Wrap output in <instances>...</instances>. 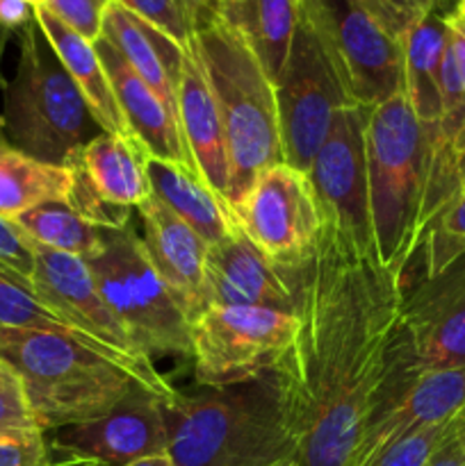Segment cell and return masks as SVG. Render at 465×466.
Wrapping results in <instances>:
<instances>
[{"instance_id":"cell-30","label":"cell","mask_w":465,"mask_h":466,"mask_svg":"<svg viewBox=\"0 0 465 466\" xmlns=\"http://www.w3.org/2000/svg\"><path fill=\"white\" fill-rule=\"evenodd\" d=\"M0 328H39V330L73 335L64 319L46 308L18 278L5 271L3 267H0Z\"/></svg>"},{"instance_id":"cell-6","label":"cell","mask_w":465,"mask_h":466,"mask_svg":"<svg viewBox=\"0 0 465 466\" xmlns=\"http://www.w3.org/2000/svg\"><path fill=\"white\" fill-rule=\"evenodd\" d=\"M3 107L7 144L48 164L67 167L103 132L35 16L18 35L16 71L5 82Z\"/></svg>"},{"instance_id":"cell-1","label":"cell","mask_w":465,"mask_h":466,"mask_svg":"<svg viewBox=\"0 0 465 466\" xmlns=\"http://www.w3.org/2000/svg\"><path fill=\"white\" fill-rule=\"evenodd\" d=\"M290 273L299 332L274 373L299 466H349L365 428L419 371L404 278L377 250L324 221Z\"/></svg>"},{"instance_id":"cell-14","label":"cell","mask_w":465,"mask_h":466,"mask_svg":"<svg viewBox=\"0 0 465 466\" xmlns=\"http://www.w3.org/2000/svg\"><path fill=\"white\" fill-rule=\"evenodd\" d=\"M164 400L167 399L137 387L103 417L57 428L46 435L55 451L103 466H126L135 460L167 453Z\"/></svg>"},{"instance_id":"cell-43","label":"cell","mask_w":465,"mask_h":466,"mask_svg":"<svg viewBox=\"0 0 465 466\" xmlns=\"http://www.w3.org/2000/svg\"><path fill=\"white\" fill-rule=\"evenodd\" d=\"M386 3H390L392 7H397V9H399V12L408 14V16H413V18H418V16H422V14H427L422 9V5H419V0H386Z\"/></svg>"},{"instance_id":"cell-31","label":"cell","mask_w":465,"mask_h":466,"mask_svg":"<svg viewBox=\"0 0 465 466\" xmlns=\"http://www.w3.org/2000/svg\"><path fill=\"white\" fill-rule=\"evenodd\" d=\"M158 32L187 50L194 36V14L185 0H117Z\"/></svg>"},{"instance_id":"cell-28","label":"cell","mask_w":465,"mask_h":466,"mask_svg":"<svg viewBox=\"0 0 465 466\" xmlns=\"http://www.w3.org/2000/svg\"><path fill=\"white\" fill-rule=\"evenodd\" d=\"M14 226L35 244L85 262L98 258L105 248V230L85 221L68 203H46L14 218Z\"/></svg>"},{"instance_id":"cell-44","label":"cell","mask_w":465,"mask_h":466,"mask_svg":"<svg viewBox=\"0 0 465 466\" xmlns=\"http://www.w3.org/2000/svg\"><path fill=\"white\" fill-rule=\"evenodd\" d=\"M126 466H178V464L169 458V453H160V455H150V458L135 460V462H130Z\"/></svg>"},{"instance_id":"cell-8","label":"cell","mask_w":465,"mask_h":466,"mask_svg":"<svg viewBox=\"0 0 465 466\" xmlns=\"http://www.w3.org/2000/svg\"><path fill=\"white\" fill-rule=\"evenodd\" d=\"M100 294L149 355H191V321L146 255L135 223L105 230V248L87 262Z\"/></svg>"},{"instance_id":"cell-26","label":"cell","mask_w":465,"mask_h":466,"mask_svg":"<svg viewBox=\"0 0 465 466\" xmlns=\"http://www.w3.org/2000/svg\"><path fill=\"white\" fill-rule=\"evenodd\" d=\"M76 176L68 167L48 164L14 146H0V218L14 221L46 203H67Z\"/></svg>"},{"instance_id":"cell-48","label":"cell","mask_w":465,"mask_h":466,"mask_svg":"<svg viewBox=\"0 0 465 466\" xmlns=\"http://www.w3.org/2000/svg\"><path fill=\"white\" fill-rule=\"evenodd\" d=\"M456 12H459L460 16H465V0H459V5H456Z\"/></svg>"},{"instance_id":"cell-15","label":"cell","mask_w":465,"mask_h":466,"mask_svg":"<svg viewBox=\"0 0 465 466\" xmlns=\"http://www.w3.org/2000/svg\"><path fill=\"white\" fill-rule=\"evenodd\" d=\"M404 317L419 371L465 367V258L410 282Z\"/></svg>"},{"instance_id":"cell-47","label":"cell","mask_w":465,"mask_h":466,"mask_svg":"<svg viewBox=\"0 0 465 466\" xmlns=\"http://www.w3.org/2000/svg\"><path fill=\"white\" fill-rule=\"evenodd\" d=\"M23 3L30 5L32 9H36V7H46V0H23Z\"/></svg>"},{"instance_id":"cell-10","label":"cell","mask_w":465,"mask_h":466,"mask_svg":"<svg viewBox=\"0 0 465 466\" xmlns=\"http://www.w3.org/2000/svg\"><path fill=\"white\" fill-rule=\"evenodd\" d=\"M351 103L377 107L404 91V35L415 21L386 0H313Z\"/></svg>"},{"instance_id":"cell-12","label":"cell","mask_w":465,"mask_h":466,"mask_svg":"<svg viewBox=\"0 0 465 466\" xmlns=\"http://www.w3.org/2000/svg\"><path fill=\"white\" fill-rule=\"evenodd\" d=\"M226 205L237 230L278 267L305 259L322 228L310 177L285 162L263 168Z\"/></svg>"},{"instance_id":"cell-35","label":"cell","mask_w":465,"mask_h":466,"mask_svg":"<svg viewBox=\"0 0 465 466\" xmlns=\"http://www.w3.org/2000/svg\"><path fill=\"white\" fill-rule=\"evenodd\" d=\"M109 0H46V9L64 25L96 44L103 32V14Z\"/></svg>"},{"instance_id":"cell-21","label":"cell","mask_w":465,"mask_h":466,"mask_svg":"<svg viewBox=\"0 0 465 466\" xmlns=\"http://www.w3.org/2000/svg\"><path fill=\"white\" fill-rule=\"evenodd\" d=\"M149 159V153L135 137L100 132L68 159L67 167L73 168L103 203L137 209L153 196Z\"/></svg>"},{"instance_id":"cell-20","label":"cell","mask_w":465,"mask_h":466,"mask_svg":"<svg viewBox=\"0 0 465 466\" xmlns=\"http://www.w3.org/2000/svg\"><path fill=\"white\" fill-rule=\"evenodd\" d=\"M94 46L98 50L105 71H108L109 82H112L114 96H117L123 118H126L128 135L135 137L144 146L150 159L178 164L185 171L199 176L194 159L182 139L178 118L169 112L167 105L128 66L126 59L108 41L98 39Z\"/></svg>"},{"instance_id":"cell-37","label":"cell","mask_w":465,"mask_h":466,"mask_svg":"<svg viewBox=\"0 0 465 466\" xmlns=\"http://www.w3.org/2000/svg\"><path fill=\"white\" fill-rule=\"evenodd\" d=\"M427 466H465V410L456 414L445 441L438 446Z\"/></svg>"},{"instance_id":"cell-23","label":"cell","mask_w":465,"mask_h":466,"mask_svg":"<svg viewBox=\"0 0 465 466\" xmlns=\"http://www.w3.org/2000/svg\"><path fill=\"white\" fill-rule=\"evenodd\" d=\"M35 21L39 23L41 32L46 35L48 44L57 53L59 62L68 71L71 80L76 82L78 91L85 98L91 116L96 118L103 132L109 135H128L126 118H123L119 100L114 96L112 82L105 71L100 55L91 41L78 35L68 25H64L57 16L46 7L35 9Z\"/></svg>"},{"instance_id":"cell-25","label":"cell","mask_w":465,"mask_h":466,"mask_svg":"<svg viewBox=\"0 0 465 466\" xmlns=\"http://www.w3.org/2000/svg\"><path fill=\"white\" fill-rule=\"evenodd\" d=\"M149 177L153 194L181 217L208 246L228 239L237 230L228 214V205L199 176L178 164L149 159Z\"/></svg>"},{"instance_id":"cell-34","label":"cell","mask_w":465,"mask_h":466,"mask_svg":"<svg viewBox=\"0 0 465 466\" xmlns=\"http://www.w3.org/2000/svg\"><path fill=\"white\" fill-rule=\"evenodd\" d=\"M53 449L44 431L0 432V466H50Z\"/></svg>"},{"instance_id":"cell-16","label":"cell","mask_w":465,"mask_h":466,"mask_svg":"<svg viewBox=\"0 0 465 466\" xmlns=\"http://www.w3.org/2000/svg\"><path fill=\"white\" fill-rule=\"evenodd\" d=\"M203 300L205 309L269 308L294 312L287 268L264 258L240 230L208 246Z\"/></svg>"},{"instance_id":"cell-13","label":"cell","mask_w":465,"mask_h":466,"mask_svg":"<svg viewBox=\"0 0 465 466\" xmlns=\"http://www.w3.org/2000/svg\"><path fill=\"white\" fill-rule=\"evenodd\" d=\"M367 116L369 109L360 105L337 109L308 177L319 217L363 248L377 250L367 194Z\"/></svg>"},{"instance_id":"cell-29","label":"cell","mask_w":465,"mask_h":466,"mask_svg":"<svg viewBox=\"0 0 465 466\" xmlns=\"http://www.w3.org/2000/svg\"><path fill=\"white\" fill-rule=\"evenodd\" d=\"M460 258H465V191H459L431 218L415 259L422 267V278H436Z\"/></svg>"},{"instance_id":"cell-3","label":"cell","mask_w":465,"mask_h":466,"mask_svg":"<svg viewBox=\"0 0 465 466\" xmlns=\"http://www.w3.org/2000/svg\"><path fill=\"white\" fill-rule=\"evenodd\" d=\"M191 48L222 112L231 159L226 203H231L263 168L283 162L276 85L244 35L217 12H194Z\"/></svg>"},{"instance_id":"cell-32","label":"cell","mask_w":465,"mask_h":466,"mask_svg":"<svg viewBox=\"0 0 465 466\" xmlns=\"http://www.w3.org/2000/svg\"><path fill=\"white\" fill-rule=\"evenodd\" d=\"M451 423H454V419L401 437V440H397L395 444L388 446V449L383 451L377 460H372L367 466H427L429 460H431L433 453L438 451V446L445 441Z\"/></svg>"},{"instance_id":"cell-5","label":"cell","mask_w":465,"mask_h":466,"mask_svg":"<svg viewBox=\"0 0 465 466\" xmlns=\"http://www.w3.org/2000/svg\"><path fill=\"white\" fill-rule=\"evenodd\" d=\"M429 153V132L404 91L369 109L367 194L374 244L383 267L399 273L404 282L422 246Z\"/></svg>"},{"instance_id":"cell-7","label":"cell","mask_w":465,"mask_h":466,"mask_svg":"<svg viewBox=\"0 0 465 466\" xmlns=\"http://www.w3.org/2000/svg\"><path fill=\"white\" fill-rule=\"evenodd\" d=\"M283 162L308 176L333 116L351 103L313 0H304L285 64L276 80Z\"/></svg>"},{"instance_id":"cell-22","label":"cell","mask_w":465,"mask_h":466,"mask_svg":"<svg viewBox=\"0 0 465 466\" xmlns=\"http://www.w3.org/2000/svg\"><path fill=\"white\" fill-rule=\"evenodd\" d=\"M100 39L108 41L126 59L128 66L158 94L169 112L178 118L176 82L185 50L178 48L169 36L150 27L140 16L128 12L117 0H109L105 7Z\"/></svg>"},{"instance_id":"cell-9","label":"cell","mask_w":465,"mask_h":466,"mask_svg":"<svg viewBox=\"0 0 465 466\" xmlns=\"http://www.w3.org/2000/svg\"><path fill=\"white\" fill-rule=\"evenodd\" d=\"M32 248H35V271L30 278L32 294L59 319H64L82 344L119 364L150 394L171 399L176 390L160 376L153 360L135 344L121 319L103 299L85 259L57 253L35 241Z\"/></svg>"},{"instance_id":"cell-41","label":"cell","mask_w":465,"mask_h":466,"mask_svg":"<svg viewBox=\"0 0 465 466\" xmlns=\"http://www.w3.org/2000/svg\"><path fill=\"white\" fill-rule=\"evenodd\" d=\"M190 5L191 14L194 12H217L223 14L235 5V0H185Z\"/></svg>"},{"instance_id":"cell-11","label":"cell","mask_w":465,"mask_h":466,"mask_svg":"<svg viewBox=\"0 0 465 466\" xmlns=\"http://www.w3.org/2000/svg\"><path fill=\"white\" fill-rule=\"evenodd\" d=\"M299 332L294 312L208 308L191 321L196 385H237L272 373Z\"/></svg>"},{"instance_id":"cell-27","label":"cell","mask_w":465,"mask_h":466,"mask_svg":"<svg viewBox=\"0 0 465 466\" xmlns=\"http://www.w3.org/2000/svg\"><path fill=\"white\" fill-rule=\"evenodd\" d=\"M301 5L304 0H235L219 14L244 35L274 85L285 64Z\"/></svg>"},{"instance_id":"cell-42","label":"cell","mask_w":465,"mask_h":466,"mask_svg":"<svg viewBox=\"0 0 465 466\" xmlns=\"http://www.w3.org/2000/svg\"><path fill=\"white\" fill-rule=\"evenodd\" d=\"M50 449H53V446H50ZM50 466H103V464L91 462V460L76 458V455H68V453H62V451L53 449V464Z\"/></svg>"},{"instance_id":"cell-19","label":"cell","mask_w":465,"mask_h":466,"mask_svg":"<svg viewBox=\"0 0 465 466\" xmlns=\"http://www.w3.org/2000/svg\"><path fill=\"white\" fill-rule=\"evenodd\" d=\"M176 103L182 139L194 159L199 177L214 194L226 200L228 185H231L226 130H223L222 112H219L212 86L191 46L182 53L181 59Z\"/></svg>"},{"instance_id":"cell-2","label":"cell","mask_w":465,"mask_h":466,"mask_svg":"<svg viewBox=\"0 0 465 466\" xmlns=\"http://www.w3.org/2000/svg\"><path fill=\"white\" fill-rule=\"evenodd\" d=\"M178 466H294L296 441L276 373L237 385H196L164 400Z\"/></svg>"},{"instance_id":"cell-33","label":"cell","mask_w":465,"mask_h":466,"mask_svg":"<svg viewBox=\"0 0 465 466\" xmlns=\"http://www.w3.org/2000/svg\"><path fill=\"white\" fill-rule=\"evenodd\" d=\"M41 431L18 373L0 360V432Z\"/></svg>"},{"instance_id":"cell-24","label":"cell","mask_w":465,"mask_h":466,"mask_svg":"<svg viewBox=\"0 0 465 466\" xmlns=\"http://www.w3.org/2000/svg\"><path fill=\"white\" fill-rule=\"evenodd\" d=\"M440 9L422 14L404 35V96L427 130H436L442 118L440 64L447 25Z\"/></svg>"},{"instance_id":"cell-4","label":"cell","mask_w":465,"mask_h":466,"mask_svg":"<svg viewBox=\"0 0 465 466\" xmlns=\"http://www.w3.org/2000/svg\"><path fill=\"white\" fill-rule=\"evenodd\" d=\"M0 360L23 380L44 432L103 417L141 387L68 332L0 328Z\"/></svg>"},{"instance_id":"cell-40","label":"cell","mask_w":465,"mask_h":466,"mask_svg":"<svg viewBox=\"0 0 465 466\" xmlns=\"http://www.w3.org/2000/svg\"><path fill=\"white\" fill-rule=\"evenodd\" d=\"M442 144V141H440ZM450 146L451 155H454V162H456V171H459V182H460V191H465V127L456 135V139L451 141Z\"/></svg>"},{"instance_id":"cell-17","label":"cell","mask_w":465,"mask_h":466,"mask_svg":"<svg viewBox=\"0 0 465 466\" xmlns=\"http://www.w3.org/2000/svg\"><path fill=\"white\" fill-rule=\"evenodd\" d=\"M135 212L140 221V239L150 264L173 291L190 321H194L205 309L208 244L155 194Z\"/></svg>"},{"instance_id":"cell-45","label":"cell","mask_w":465,"mask_h":466,"mask_svg":"<svg viewBox=\"0 0 465 466\" xmlns=\"http://www.w3.org/2000/svg\"><path fill=\"white\" fill-rule=\"evenodd\" d=\"M442 3H445V0H419V5H422L424 12H433V9H440Z\"/></svg>"},{"instance_id":"cell-18","label":"cell","mask_w":465,"mask_h":466,"mask_svg":"<svg viewBox=\"0 0 465 466\" xmlns=\"http://www.w3.org/2000/svg\"><path fill=\"white\" fill-rule=\"evenodd\" d=\"M460 410H465V367L419 373L392 408L369 421L349 466H367L397 440L451 421Z\"/></svg>"},{"instance_id":"cell-38","label":"cell","mask_w":465,"mask_h":466,"mask_svg":"<svg viewBox=\"0 0 465 466\" xmlns=\"http://www.w3.org/2000/svg\"><path fill=\"white\" fill-rule=\"evenodd\" d=\"M445 25H447V48H450L451 57H454L456 71H459L460 82L465 89V16L459 12H447L445 14Z\"/></svg>"},{"instance_id":"cell-49","label":"cell","mask_w":465,"mask_h":466,"mask_svg":"<svg viewBox=\"0 0 465 466\" xmlns=\"http://www.w3.org/2000/svg\"><path fill=\"white\" fill-rule=\"evenodd\" d=\"M294 466H299V464H294Z\"/></svg>"},{"instance_id":"cell-39","label":"cell","mask_w":465,"mask_h":466,"mask_svg":"<svg viewBox=\"0 0 465 466\" xmlns=\"http://www.w3.org/2000/svg\"><path fill=\"white\" fill-rule=\"evenodd\" d=\"M35 16V9L23 0H0V32L23 30Z\"/></svg>"},{"instance_id":"cell-36","label":"cell","mask_w":465,"mask_h":466,"mask_svg":"<svg viewBox=\"0 0 465 466\" xmlns=\"http://www.w3.org/2000/svg\"><path fill=\"white\" fill-rule=\"evenodd\" d=\"M0 267L30 289L35 271V248L32 241L7 218H0Z\"/></svg>"},{"instance_id":"cell-46","label":"cell","mask_w":465,"mask_h":466,"mask_svg":"<svg viewBox=\"0 0 465 466\" xmlns=\"http://www.w3.org/2000/svg\"><path fill=\"white\" fill-rule=\"evenodd\" d=\"M7 144V137H5V121H3V114H0V146Z\"/></svg>"}]
</instances>
